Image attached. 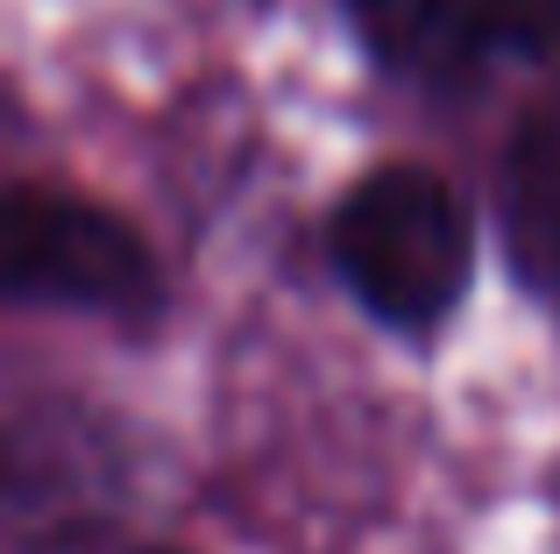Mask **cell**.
<instances>
[{"label": "cell", "mask_w": 560, "mask_h": 554, "mask_svg": "<svg viewBox=\"0 0 560 554\" xmlns=\"http://www.w3.org/2000/svg\"><path fill=\"white\" fill-rule=\"evenodd\" d=\"M327 250L355 305L390 334H425L468 299L476 221L462 193L425 164H376L341 193L327 221Z\"/></svg>", "instance_id": "6da1fadb"}, {"label": "cell", "mask_w": 560, "mask_h": 554, "mask_svg": "<svg viewBox=\"0 0 560 554\" xmlns=\"http://www.w3.org/2000/svg\"><path fill=\"white\" fill-rule=\"evenodd\" d=\"M0 277H8V299L22 305H65V313L121 320V327H150L164 313V270L150 242L121 213L50 185H14Z\"/></svg>", "instance_id": "7a4b0ae2"}, {"label": "cell", "mask_w": 560, "mask_h": 554, "mask_svg": "<svg viewBox=\"0 0 560 554\" xmlns=\"http://www.w3.org/2000/svg\"><path fill=\"white\" fill-rule=\"evenodd\" d=\"M376 71L425 93L476 85L482 71L547 57L560 43V0H341Z\"/></svg>", "instance_id": "3957f363"}, {"label": "cell", "mask_w": 560, "mask_h": 554, "mask_svg": "<svg viewBox=\"0 0 560 554\" xmlns=\"http://www.w3.org/2000/svg\"><path fill=\"white\" fill-rule=\"evenodd\" d=\"M504 250L539 299L560 305V114H525L497 178Z\"/></svg>", "instance_id": "277c9868"}, {"label": "cell", "mask_w": 560, "mask_h": 554, "mask_svg": "<svg viewBox=\"0 0 560 554\" xmlns=\"http://www.w3.org/2000/svg\"><path fill=\"white\" fill-rule=\"evenodd\" d=\"M136 554H171V547H136Z\"/></svg>", "instance_id": "5b68a950"}]
</instances>
